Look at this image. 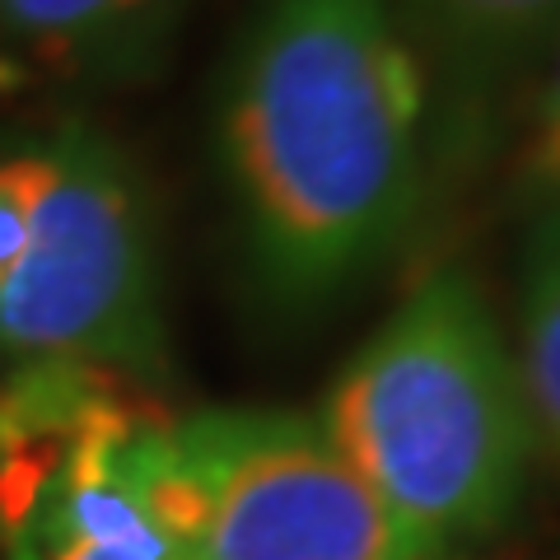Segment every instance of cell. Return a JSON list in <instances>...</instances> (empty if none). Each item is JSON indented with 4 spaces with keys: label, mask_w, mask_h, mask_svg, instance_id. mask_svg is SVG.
<instances>
[{
    "label": "cell",
    "mask_w": 560,
    "mask_h": 560,
    "mask_svg": "<svg viewBox=\"0 0 560 560\" xmlns=\"http://www.w3.org/2000/svg\"><path fill=\"white\" fill-rule=\"evenodd\" d=\"M523 187L541 206H560V38L547 57V84L537 98L533 136L523 145Z\"/></svg>",
    "instance_id": "cell-9"
},
{
    "label": "cell",
    "mask_w": 560,
    "mask_h": 560,
    "mask_svg": "<svg viewBox=\"0 0 560 560\" xmlns=\"http://www.w3.org/2000/svg\"><path fill=\"white\" fill-rule=\"evenodd\" d=\"M43 183H47V154L43 150L0 160V280L10 276V267L20 261L24 243H28Z\"/></svg>",
    "instance_id": "cell-8"
},
{
    "label": "cell",
    "mask_w": 560,
    "mask_h": 560,
    "mask_svg": "<svg viewBox=\"0 0 560 560\" xmlns=\"http://www.w3.org/2000/svg\"><path fill=\"white\" fill-rule=\"evenodd\" d=\"M47 183L20 261L0 280V355L103 374H160L154 234L131 164L94 127L47 145Z\"/></svg>",
    "instance_id": "cell-4"
},
{
    "label": "cell",
    "mask_w": 560,
    "mask_h": 560,
    "mask_svg": "<svg viewBox=\"0 0 560 560\" xmlns=\"http://www.w3.org/2000/svg\"><path fill=\"white\" fill-rule=\"evenodd\" d=\"M518 378L537 448L560 467V206H541L518 267Z\"/></svg>",
    "instance_id": "cell-7"
},
{
    "label": "cell",
    "mask_w": 560,
    "mask_h": 560,
    "mask_svg": "<svg viewBox=\"0 0 560 560\" xmlns=\"http://www.w3.org/2000/svg\"><path fill=\"white\" fill-rule=\"evenodd\" d=\"M243 253L280 308H323L411 230L425 90L393 0H267L220 94Z\"/></svg>",
    "instance_id": "cell-1"
},
{
    "label": "cell",
    "mask_w": 560,
    "mask_h": 560,
    "mask_svg": "<svg viewBox=\"0 0 560 560\" xmlns=\"http://www.w3.org/2000/svg\"><path fill=\"white\" fill-rule=\"evenodd\" d=\"M420 90L425 150L477 160L504 98L560 38V0H393Z\"/></svg>",
    "instance_id": "cell-5"
},
{
    "label": "cell",
    "mask_w": 560,
    "mask_h": 560,
    "mask_svg": "<svg viewBox=\"0 0 560 560\" xmlns=\"http://www.w3.org/2000/svg\"><path fill=\"white\" fill-rule=\"evenodd\" d=\"M145 481L187 560H425L318 420L294 411L150 425Z\"/></svg>",
    "instance_id": "cell-3"
},
{
    "label": "cell",
    "mask_w": 560,
    "mask_h": 560,
    "mask_svg": "<svg viewBox=\"0 0 560 560\" xmlns=\"http://www.w3.org/2000/svg\"><path fill=\"white\" fill-rule=\"evenodd\" d=\"M318 425L425 560L495 537L537 463L518 360L467 271L425 276L388 313Z\"/></svg>",
    "instance_id": "cell-2"
},
{
    "label": "cell",
    "mask_w": 560,
    "mask_h": 560,
    "mask_svg": "<svg viewBox=\"0 0 560 560\" xmlns=\"http://www.w3.org/2000/svg\"><path fill=\"white\" fill-rule=\"evenodd\" d=\"M191 0H0V33L43 66L131 80L168 51Z\"/></svg>",
    "instance_id": "cell-6"
},
{
    "label": "cell",
    "mask_w": 560,
    "mask_h": 560,
    "mask_svg": "<svg viewBox=\"0 0 560 560\" xmlns=\"http://www.w3.org/2000/svg\"><path fill=\"white\" fill-rule=\"evenodd\" d=\"M10 537V560H187V556H127L108 551L94 541H80L57 528H14Z\"/></svg>",
    "instance_id": "cell-10"
}]
</instances>
